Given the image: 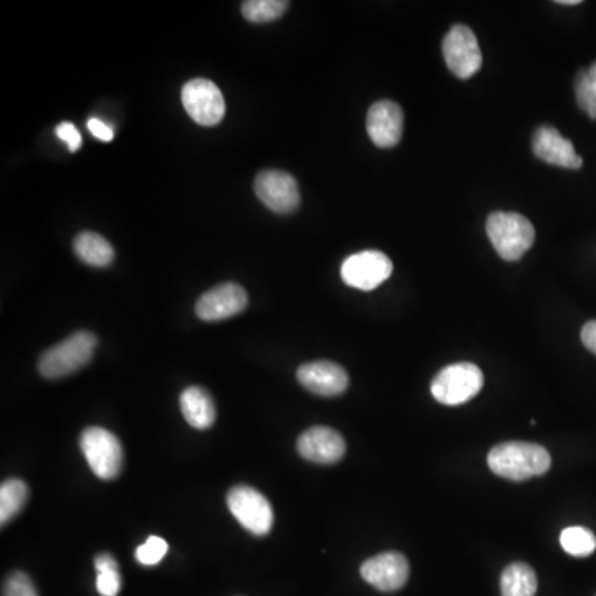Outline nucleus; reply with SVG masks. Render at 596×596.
Here are the masks:
<instances>
[{"instance_id": "30", "label": "nucleus", "mask_w": 596, "mask_h": 596, "mask_svg": "<svg viewBox=\"0 0 596 596\" xmlns=\"http://www.w3.org/2000/svg\"><path fill=\"white\" fill-rule=\"evenodd\" d=\"M95 568H97V572H103V570L120 567H118V562H116L115 558L111 557L110 553H100L95 558Z\"/></svg>"}, {"instance_id": "2", "label": "nucleus", "mask_w": 596, "mask_h": 596, "mask_svg": "<svg viewBox=\"0 0 596 596\" xmlns=\"http://www.w3.org/2000/svg\"><path fill=\"white\" fill-rule=\"evenodd\" d=\"M98 347L97 335L92 332L73 333L55 347L45 350L40 356V375L49 380H58L77 373L92 361Z\"/></svg>"}, {"instance_id": "27", "label": "nucleus", "mask_w": 596, "mask_h": 596, "mask_svg": "<svg viewBox=\"0 0 596 596\" xmlns=\"http://www.w3.org/2000/svg\"><path fill=\"white\" fill-rule=\"evenodd\" d=\"M57 135L60 140L67 143L68 149H70L72 153H75V151L82 148V135H80V131H78L72 123H60V125L57 126Z\"/></svg>"}, {"instance_id": "26", "label": "nucleus", "mask_w": 596, "mask_h": 596, "mask_svg": "<svg viewBox=\"0 0 596 596\" xmlns=\"http://www.w3.org/2000/svg\"><path fill=\"white\" fill-rule=\"evenodd\" d=\"M97 590L101 596H118L121 590L120 568L98 572Z\"/></svg>"}, {"instance_id": "22", "label": "nucleus", "mask_w": 596, "mask_h": 596, "mask_svg": "<svg viewBox=\"0 0 596 596\" xmlns=\"http://www.w3.org/2000/svg\"><path fill=\"white\" fill-rule=\"evenodd\" d=\"M560 545L572 557H590L596 550V537L592 530L575 525L563 530Z\"/></svg>"}, {"instance_id": "13", "label": "nucleus", "mask_w": 596, "mask_h": 596, "mask_svg": "<svg viewBox=\"0 0 596 596\" xmlns=\"http://www.w3.org/2000/svg\"><path fill=\"white\" fill-rule=\"evenodd\" d=\"M404 113L395 101H376L366 116V131L378 148H393L403 138Z\"/></svg>"}, {"instance_id": "5", "label": "nucleus", "mask_w": 596, "mask_h": 596, "mask_svg": "<svg viewBox=\"0 0 596 596\" xmlns=\"http://www.w3.org/2000/svg\"><path fill=\"white\" fill-rule=\"evenodd\" d=\"M80 449L95 476L110 481L120 474L125 459L123 446L108 429H85L80 436Z\"/></svg>"}, {"instance_id": "4", "label": "nucleus", "mask_w": 596, "mask_h": 596, "mask_svg": "<svg viewBox=\"0 0 596 596\" xmlns=\"http://www.w3.org/2000/svg\"><path fill=\"white\" fill-rule=\"evenodd\" d=\"M484 386L481 368L472 363H454L439 371L431 393L438 403L446 406H461L479 395Z\"/></svg>"}, {"instance_id": "19", "label": "nucleus", "mask_w": 596, "mask_h": 596, "mask_svg": "<svg viewBox=\"0 0 596 596\" xmlns=\"http://www.w3.org/2000/svg\"><path fill=\"white\" fill-rule=\"evenodd\" d=\"M539 588V580L534 568L527 563H512L505 568L500 578L502 596H535Z\"/></svg>"}, {"instance_id": "15", "label": "nucleus", "mask_w": 596, "mask_h": 596, "mask_svg": "<svg viewBox=\"0 0 596 596\" xmlns=\"http://www.w3.org/2000/svg\"><path fill=\"white\" fill-rule=\"evenodd\" d=\"M300 456L315 464H335L342 461L347 444L342 434L327 426H313L298 438Z\"/></svg>"}, {"instance_id": "18", "label": "nucleus", "mask_w": 596, "mask_h": 596, "mask_svg": "<svg viewBox=\"0 0 596 596\" xmlns=\"http://www.w3.org/2000/svg\"><path fill=\"white\" fill-rule=\"evenodd\" d=\"M73 250L78 259L92 267H108L115 259V250L105 237L97 232H82L73 241Z\"/></svg>"}, {"instance_id": "1", "label": "nucleus", "mask_w": 596, "mask_h": 596, "mask_svg": "<svg viewBox=\"0 0 596 596\" xmlns=\"http://www.w3.org/2000/svg\"><path fill=\"white\" fill-rule=\"evenodd\" d=\"M487 464L496 476L522 482L547 474L552 466V457L540 444L514 441L492 447Z\"/></svg>"}, {"instance_id": "14", "label": "nucleus", "mask_w": 596, "mask_h": 596, "mask_svg": "<svg viewBox=\"0 0 596 596\" xmlns=\"http://www.w3.org/2000/svg\"><path fill=\"white\" fill-rule=\"evenodd\" d=\"M297 380L305 390L313 395L340 396L348 388V373L342 366L332 361H313L305 363L297 370Z\"/></svg>"}, {"instance_id": "20", "label": "nucleus", "mask_w": 596, "mask_h": 596, "mask_svg": "<svg viewBox=\"0 0 596 596\" xmlns=\"http://www.w3.org/2000/svg\"><path fill=\"white\" fill-rule=\"evenodd\" d=\"M29 499V487L20 479H7L0 486V524L2 527L9 524L15 515L24 509L25 502Z\"/></svg>"}, {"instance_id": "31", "label": "nucleus", "mask_w": 596, "mask_h": 596, "mask_svg": "<svg viewBox=\"0 0 596 596\" xmlns=\"http://www.w3.org/2000/svg\"><path fill=\"white\" fill-rule=\"evenodd\" d=\"M557 4L560 5H580L582 0H558Z\"/></svg>"}, {"instance_id": "3", "label": "nucleus", "mask_w": 596, "mask_h": 596, "mask_svg": "<svg viewBox=\"0 0 596 596\" xmlns=\"http://www.w3.org/2000/svg\"><path fill=\"white\" fill-rule=\"evenodd\" d=\"M486 229L497 254L507 262L522 259V255L534 246V226L517 212H494L487 219Z\"/></svg>"}, {"instance_id": "11", "label": "nucleus", "mask_w": 596, "mask_h": 596, "mask_svg": "<svg viewBox=\"0 0 596 596\" xmlns=\"http://www.w3.org/2000/svg\"><path fill=\"white\" fill-rule=\"evenodd\" d=\"M361 577L380 592H398L406 585L409 563L403 553L385 552L371 557L361 565Z\"/></svg>"}, {"instance_id": "25", "label": "nucleus", "mask_w": 596, "mask_h": 596, "mask_svg": "<svg viewBox=\"0 0 596 596\" xmlns=\"http://www.w3.org/2000/svg\"><path fill=\"white\" fill-rule=\"evenodd\" d=\"M4 596H39L35 585L29 575L24 572H15L7 578L4 587Z\"/></svg>"}, {"instance_id": "17", "label": "nucleus", "mask_w": 596, "mask_h": 596, "mask_svg": "<svg viewBox=\"0 0 596 596\" xmlns=\"http://www.w3.org/2000/svg\"><path fill=\"white\" fill-rule=\"evenodd\" d=\"M179 406L189 426L194 429L211 428L216 421V404L209 391L201 386H189L179 398Z\"/></svg>"}, {"instance_id": "29", "label": "nucleus", "mask_w": 596, "mask_h": 596, "mask_svg": "<svg viewBox=\"0 0 596 596\" xmlns=\"http://www.w3.org/2000/svg\"><path fill=\"white\" fill-rule=\"evenodd\" d=\"M582 342L593 355H596V320L585 323V327L582 328Z\"/></svg>"}, {"instance_id": "23", "label": "nucleus", "mask_w": 596, "mask_h": 596, "mask_svg": "<svg viewBox=\"0 0 596 596\" xmlns=\"http://www.w3.org/2000/svg\"><path fill=\"white\" fill-rule=\"evenodd\" d=\"M575 95H577L578 106L592 120H596V62L587 70L578 72L575 80Z\"/></svg>"}, {"instance_id": "10", "label": "nucleus", "mask_w": 596, "mask_h": 596, "mask_svg": "<svg viewBox=\"0 0 596 596\" xmlns=\"http://www.w3.org/2000/svg\"><path fill=\"white\" fill-rule=\"evenodd\" d=\"M255 194L270 211L290 214L300 206V191L294 176L277 169H267L257 174L254 183Z\"/></svg>"}, {"instance_id": "24", "label": "nucleus", "mask_w": 596, "mask_h": 596, "mask_svg": "<svg viewBox=\"0 0 596 596\" xmlns=\"http://www.w3.org/2000/svg\"><path fill=\"white\" fill-rule=\"evenodd\" d=\"M168 548L169 545L166 540L161 539L158 535H151V537H148L145 544L136 548L135 557L141 565H145V567H153V565H158V563L166 557Z\"/></svg>"}, {"instance_id": "28", "label": "nucleus", "mask_w": 596, "mask_h": 596, "mask_svg": "<svg viewBox=\"0 0 596 596\" xmlns=\"http://www.w3.org/2000/svg\"><path fill=\"white\" fill-rule=\"evenodd\" d=\"M88 130L92 131V135L101 141H111L113 140V136H115L110 126L103 123L100 118H90L88 120Z\"/></svg>"}, {"instance_id": "8", "label": "nucleus", "mask_w": 596, "mask_h": 596, "mask_svg": "<svg viewBox=\"0 0 596 596\" xmlns=\"http://www.w3.org/2000/svg\"><path fill=\"white\" fill-rule=\"evenodd\" d=\"M447 67L457 78L474 77L482 67V53L476 35L467 25H454L443 40Z\"/></svg>"}, {"instance_id": "16", "label": "nucleus", "mask_w": 596, "mask_h": 596, "mask_svg": "<svg viewBox=\"0 0 596 596\" xmlns=\"http://www.w3.org/2000/svg\"><path fill=\"white\" fill-rule=\"evenodd\" d=\"M532 149L537 158L558 168H582L583 159L578 156L572 141L560 135L553 126H540L535 130Z\"/></svg>"}, {"instance_id": "21", "label": "nucleus", "mask_w": 596, "mask_h": 596, "mask_svg": "<svg viewBox=\"0 0 596 596\" xmlns=\"http://www.w3.org/2000/svg\"><path fill=\"white\" fill-rule=\"evenodd\" d=\"M289 5L285 0H247L242 4V15L252 24H267L280 19Z\"/></svg>"}, {"instance_id": "7", "label": "nucleus", "mask_w": 596, "mask_h": 596, "mask_svg": "<svg viewBox=\"0 0 596 596\" xmlns=\"http://www.w3.org/2000/svg\"><path fill=\"white\" fill-rule=\"evenodd\" d=\"M393 274V262L380 250H365L350 255L342 264V279L353 289L375 290Z\"/></svg>"}, {"instance_id": "9", "label": "nucleus", "mask_w": 596, "mask_h": 596, "mask_svg": "<svg viewBox=\"0 0 596 596\" xmlns=\"http://www.w3.org/2000/svg\"><path fill=\"white\" fill-rule=\"evenodd\" d=\"M183 105L198 125L216 126L226 113V101L216 83L206 78H194L183 87Z\"/></svg>"}, {"instance_id": "12", "label": "nucleus", "mask_w": 596, "mask_h": 596, "mask_svg": "<svg viewBox=\"0 0 596 596\" xmlns=\"http://www.w3.org/2000/svg\"><path fill=\"white\" fill-rule=\"evenodd\" d=\"M249 303L246 290L234 282L217 285L199 298L196 313L204 322H219L244 312Z\"/></svg>"}, {"instance_id": "6", "label": "nucleus", "mask_w": 596, "mask_h": 596, "mask_svg": "<svg viewBox=\"0 0 596 596\" xmlns=\"http://www.w3.org/2000/svg\"><path fill=\"white\" fill-rule=\"evenodd\" d=\"M227 507L237 522L252 535L264 537L274 527V509L264 494L254 487H232L227 494Z\"/></svg>"}]
</instances>
